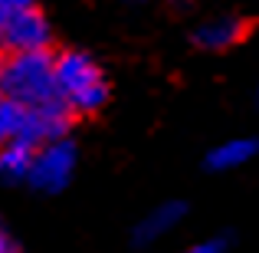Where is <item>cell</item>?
<instances>
[{
  "mask_svg": "<svg viewBox=\"0 0 259 253\" xmlns=\"http://www.w3.org/2000/svg\"><path fill=\"white\" fill-rule=\"evenodd\" d=\"M0 95L23 112L66 109L56 89V56L50 50L7 56L0 63Z\"/></svg>",
  "mask_w": 259,
  "mask_h": 253,
  "instance_id": "6da1fadb",
  "label": "cell"
},
{
  "mask_svg": "<svg viewBox=\"0 0 259 253\" xmlns=\"http://www.w3.org/2000/svg\"><path fill=\"white\" fill-rule=\"evenodd\" d=\"M56 89L69 115H95L108 102V76L99 63L82 50L56 53Z\"/></svg>",
  "mask_w": 259,
  "mask_h": 253,
  "instance_id": "7a4b0ae2",
  "label": "cell"
},
{
  "mask_svg": "<svg viewBox=\"0 0 259 253\" xmlns=\"http://www.w3.org/2000/svg\"><path fill=\"white\" fill-rule=\"evenodd\" d=\"M76 165H79L76 141H72V138L50 141V145L36 148V158H33V168H30V177H26V181H30L36 191L56 194V191H63L66 184L72 181Z\"/></svg>",
  "mask_w": 259,
  "mask_h": 253,
  "instance_id": "3957f363",
  "label": "cell"
},
{
  "mask_svg": "<svg viewBox=\"0 0 259 253\" xmlns=\"http://www.w3.org/2000/svg\"><path fill=\"white\" fill-rule=\"evenodd\" d=\"M50 43H53V30H50V20L43 17L39 7H30L26 13H20V17L0 33V53H7V56L50 50Z\"/></svg>",
  "mask_w": 259,
  "mask_h": 253,
  "instance_id": "277c9868",
  "label": "cell"
},
{
  "mask_svg": "<svg viewBox=\"0 0 259 253\" xmlns=\"http://www.w3.org/2000/svg\"><path fill=\"white\" fill-rule=\"evenodd\" d=\"M246 33H249V23L240 13H220V17L194 26L190 40H194V46L203 50V53H227V50H233L236 43H243Z\"/></svg>",
  "mask_w": 259,
  "mask_h": 253,
  "instance_id": "5b68a950",
  "label": "cell"
},
{
  "mask_svg": "<svg viewBox=\"0 0 259 253\" xmlns=\"http://www.w3.org/2000/svg\"><path fill=\"white\" fill-rule=\"evenodd\" d=\"M187 217V204L184 201H164L158 207H151L132 230V240L135 247H151L158 243L161 237H167L171 230H177V224Z\"/></svg>",
  "mask_w": 259,
  "mask_h": 253,
  "instance_id": "8992f818",
  "label": "cell"
},
{
  "mask_svg": "<svg viewBox=\"0 0 259 253\" xmlns=\"http://www.w3.org/2000/svg\"><path fill=\"white\" fill-rule=\"evenodd\" d=\"M259 155V138H249V135H236V138H227L220 145H213L203 158V168L213 171V174H227V171H236L243 165H249Z\"/></svg>",
  "mask_w": 259,
  "mask_h": 253,
  "instance_id": "52a82bcc",
  "label": "cell"
},
{
  "mask_svg": "<svg viewBox=\"0 0 259 253\" xmlns=\"http://www.w3.org/2000/svg\"><path fill=\"white\" fill-rule=\"evenodd\" d=\"M33 158H36V148L30 141H7L0 148V177L4 181H26L30 177V168H33Z\"/></svg>",
  "mask_w": 259,
  "mask_h": 253,
  "instance_id": "ba28073f",
  "label": "cell"
},
{
  "mask_svg": "<svg viewBox=\"0 0 259 253\" xmlns=\"http://www.w3.org/2000/svg\"><path fill=\"white\" fill-rule=\"evenodd\" d=\"M20 128H23V109L0 95V148H4L7 141L20 138Z\"/></svg>",
  "mask_w": 259,
  "mask_h": 253,
  "instance_id": "9c48e42d",
  "label": "cell"
},
{
  "mask_svg": "<svg viewBox=\"0 0 259 253\" xmlns=\"http://www.w3.org/2000/svg\"><path fill=\"white\" fill-rule=\"evenodd\" d=\"M30 7H36V0H0V33L13 23L20 13L30 10Z\"/></svg>",
  "mask_w": 259,
  "mask_h": 253,
  "instance_id": "30bf717a",
  "label": "cell"
},
{
  "mask_svg": "<svg viewBox=\"0 0 259 253\" xmlns=\"http://www.w3.org/2000/svg\"><path fill=\"white\" fill-rule=\"evenodd\" d=\"M184 253H230V237L227 234H217V237H203V240L190 243Z\"/></svg>",
  "mask_w": 259,
  "mask_h": 253,
  "instance_id": "8fae6325",
  "label": "cell"
},
{
  "mask_svg": "<svg viewBox=\"0 0 259 253\" xmlns=\"http://www.w3.org/2000/svg\"><path fill=\"white\" fill-rule=\"evenodd\" d=\"M0 253H20V250H17V243H13V237L7 234L4 227H0Z\"/></svg>",
  "mask_w": 259,
  "mask_h": 253,
  "instance_id": "7c38bea8",
  "label": "cell"
},
{
  "mask_svg": "<svg viewBox=\"0 0 259 253\" xmlns=\"http://www.w3.org/2000/svg\"><path fill=\"white\" fill-rule=\"evenodd\" d=\"M256 102H259V89H256Z\"/></svg>",
  "mask_w": 259,
  "mask_h": 253,
  "instance_id": "4fadbf2b",
  "label": "cell"
}]
</instances>
